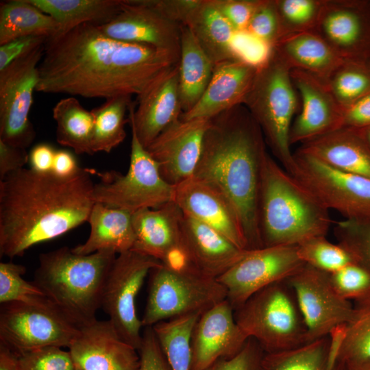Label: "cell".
<instances>
[{"mask_svg": "<svg viewBox=\"0 0 370 370\" xmlns=\"http://www.w3.org/2000/svg\"><path fill=\"white\" fill-rule=\"evenodd\" d=\"M180 55L127 42L82 24L47 39L36 91L88 98L139 95Z\"/></svg>", "mask_w": 370, "mask_h": 370, "instance_id": "obj_1", "label": "cell"}, {"mask_svg": "<svg viewBox=\"0 0 370 370\" xmlns=\"http://www.w3.org/2000/svg\"><path fill=\"white\" fill-rule=\"evenodd\" d=\"M90 169L61 177L22 168L0 180V255L22 256L87 222L95 201Z\"/></svg>", "mask_w": 370, "mask_h": 370, "instance_id": "obj_2", "label": "cell"}, {"mask_svg": "<svg viewBox=\"0 0 370 370\" xmlns=\"http://www.w3.org/2000/svg\"><path fill=\"white\" fill-rule=\"evenodd\" d=\"M262 132L244 105L211 119L193 176L221 192L234 208L247 250L263 247L259 200L267 151Z\"/></svg>", "mask_w": 370, "mask_h": 370, "instance_id": "obj_3", "label": "cell"}, {"mask_svg": "<svg viewBox=\"0 0 370 370\" xmlns=\"http://www.w3.org/2000/svg\"><path fill=\"white\" fill-rule=\"evenodd\" d=\"M259 215L263 247L296 246L326 236L332 223L330 210L268 153L262 169Z\"/></svg>", "mask_w": 370, "mask_h": 370, "instance_id": "obj_4", "label": "cell"}, {"mask_svg": "<svg viewBox=\"0 0 370 370\" xmlns=\"http://www.w3.org/2000/svg\"><path fill=\"white\" fill-rule=\"evenodd\" d=\"M116 255L111 250L78 254L67 247L42 253L33 282L65 319L81 329L97 320L104 284Z\"/></svg>", "mask_w": 370, "mask_h": 370, "instance_id": "obj_5", "label": "cell"}, {"mask_svg": "<svg viewBox=\"0 0 370 370\" xmlns=\"http://www.w3.org/2000/svg\"><path fill=\"white\" fill-rule=\"evenodd\" d=\"M290 69L271 49L257 73L244 106L260 127L266 142L289 173L294 166L290 132L299 97Z\"/></svg>", "mask_w": 370, "mask_h": 370, "instance_id": "obj_6", "label": "cell"}, {"mask_svg": "<svg viewBox=\"0 0 370 370\" xmlns=\"http://www.w3.org/2000/svg\"><path fill=\"white\" fill-rule=\"evenodd\" d=\"M234 318L247 337L256 340L265 353L308 343L304 321L286 280L252 295L234 310Z\"/></svg>", "mask_w": 370, "mask_h": 370, "instance_id": "obj_7", "label": "cell"}, {"mask_svg": "<svg viewBox=\"0 0 370 370\" xmlns=\"http://www.w3.org/2000/svg\"><path fill=\"white\" fill-rule=\"evenodd\" d=\"M143 327L184 315L199 313L224 301L227 293L217 278L195 267H168L162 263L150 272Z\"/></svg>", "mask_w": 370, "mask_h": 370, "instance_id": "obj_8", "label": "cell"}, {"mask_svg": "<svg viewBox=\"0 0 370 370\" xmlns=\"http://www.w3.org/2000/svg\"><path fill=\"white\" fill-rule=\"evenodd\" d=\"M91 170L101 178L94 184L95 203L133 214L173 201L175 186L162 177L158 163L140 143L133 129L130 166L125 174L114 171L100 173Z\"/></svg>", "mask_w": 370, "mask_h": 370, "instance_id": "obj_9", "label": "cell"}, {"mask_svg": "<svg viewBox=\"0 0 370 370\" xmlns=\"http://www.w3.org/2000/svg\"><path fill=\"white\" fill-rule=\"evenodd\" d=\"M290 173L328 210L345 219L370 221V178L334 169L296 150Z\"/></svg>", "mask_w": 370, "mask_h": 370, "instance_id": "obj_10", "label": "cell"}, {"mask_svg": "<svg viewBox=\"0 0 370 370\" xmlns=\"http://www.w3.org/2000/svg\"><path fill=\"white\" fill-rule=\"evenodd\" d=\"M162 262L133 250L118 254L107 276L101 308L120 337L138 351L143 328L136 301L145 279Z\"/></svg>", "mask_w": 370, "mask_h": 370, "instance_id": "obj_11", "label": "cell"}, {"mask_svg": "<svg viewBox=\"0 0 370 370\" xmlns=\"http://www.w3.org/2000/svg\"><path fill=\"white\" fill-rule=\"evenodd\" d=\"M45 48H35L0 71V140L25 149L36 137L29 114Z\"/></svg>", "mask_w": 370, "mask_h": 370, "instance_id": "obj_12", "label": "cell"}, {"mask_svg": "<svg viewBox=\"0 0 370 370\" xmlns=\"http://www.w3.org/2000/svg\"><path fill=\"white\" fill-rule=\"evenodd\" d=\"M79 332L56 309L19 302L1 306L0 344L14 354L47 347L69 348Z\"/></svg>", "mask_w": 370, "mask_h": 370, "instance_id": "obj_13", "label": "cell"}, {"mask_svg": "<svg viewBox=\"0 0 370 370\" xmlns=\"http://www.w3.org/2000/svg\"><path fill=\"white\" fill-rule=\"evenodd\" d=\"M286 281L304 321L308 343L330 336L351 319L354 304L336 291L329 273L305 264Z\"/></svg>", "mask_w": 370, "mask_h": 370, "instance_id": "obj_14", "label": "cell"}, {"mask_svg": "<svg viewBox=\"0 0 370 370\" xmlns=\"http://www.w3.org/2000/svg\"><path fill=\"white\" fill-rule=\"evenodd\" d=\"M306 263L296 246H271L247 250L243 256L217 278L225 288L234 310L258 291L287 280Z\"/></svg>", "mask_w": 370, "mask_h": 370, "instance_id": "obj_15", "label": "cell"}, {"mask_svg": "<svg viewBox=\"0 0 370 370\" xmlns=\"http://www.w3.org/2000/svg\"><path fill=\"white\" fill-rule=\"evenodd\" d=\"M313 31L342 60L370 61V0H323Z\"/></svg>", "mask_w": 370, "mask_h": 370, "instance_id": "obj_16", "label": "cell"}, {"mask_svg": "<svg viewBox=\"0 0 370 370\" xmlns=\"http://www.w3.org/2000/svg\"><path fill=\"white\" fill-rule=\"evenodd\" d=\"M211 119H180L164 130L147 148L162 177L175 186L193 176L201 158Z\"/></svg>", "mask_w": 370, "mask_h": 370, "instance_id": "obj_17", "label": "cell"}, {"mask_svg": "<svg viewBox=\"0 0 370 370\" xmlns=\"http://www.w3.org/2000/svg\"><path fill=\"white\" fill-rule=\"evenodd\" d=\"M290 74L301 101L300 112L291 128V145L303 144L341 128L343 111L327 83L299 69H291Z\"/></svg>", "mask_w": 370, "mask_h": 370, "instance_id": "obj_18", "label": "cell"}, {"mask_svg": "<svg viewBox=\"0 0 370 370\" xmlns=\"http://www.w3.org/2000/svg\"><path fill=\"white\" fill-rule=\"evenodd\" d=\"M135 109L129 108V123L140 143L147 149L182 114L179 91L178 64L166 70L137 96Z\"/></svg>", "mask_w": 370, "mask_h": 370, "instance_id": "obj_19", "label": "cell"}, {"mask_svg": "<svg viewBox=\"0 0 370 370\" xmlns=\"http://www.w3.org/2000/svg\"><path fill=\"white\" fill-rule=\"evenodd\" d=\"M248 338L238 325L227 299L201 314L191 340V370H204L216 361L236 354Z\"/></svg>", "mask_w": 370, "mask_h": 370, "instance_id": "obj_20", "label": "cell"}, {"mask_svg": "<svg viewBox=\"0 0 370 370\" xmlns=\"http://www.w3.org/2000/svg\"><path fill=\"white\" fill-rule=\"evenodd\" d=\"M173 201L183 214L214 229L238 248L247 250L234 208L213 186L192 176L175 186Z\"/></svg>", "mask_w": 370, "mask_h": 370, "instance_id": "obj_21", "label": "cell"}, {"mask_svg": "<svg viewBox=\"0 0 370 370\" xmlns=\"http://www.w3.org/2000/svg\"><path fill=\"white\" fill-rule=\"evenodd\" d=\"M106 36L180 55V25L171 22L138 0H124L121 10L97 25Z\"/></svg>", "mask_w": 370, "mask_h": 370, "instance_id": "obj_22", "label": "cell"}, {"mask_svg": "<svg viewBox=\"0 0 370 370\" xmlns=\"http://www.w3.org/2000/svg\"><path fill=\"white\" fill-rule=\"evenodd\" d=\"M69 351L82 370H140L138 351L120 337L109 320L81 328Z\"/></svg>", "mask_w": 370, "mask_h": 370, "instance_id": "obj_23", "label": "cell"}, {"mask_svg": "<svg viewBox=\"0 0 370 370\" xmlns=\"http://www.w3.org/2000/svg\"><path fill=\"white\" fill-rule=\"evenodd\" d=\"M257 67L239 60L214 65L210 81L197 104L180 119H211L243 105L254 83Z\"/></svg>", "mask_w": 370, "mask_h": 370, "instance_id": "obj_24", "label": "cell"}, {"mask_svg": "<svg viewBox=\"0 0 370 370\" xmlns=\"http://www.w3.org/2000/svg\"><path fill=\"white\" fill-rule=\"evenodd\" d=\"M182 243L193 266L201 273L217 278L238 262L241 249L214 229L182 213Z\"/></svg>", "mask_w": 370, "mask_h": 370, "instance_id": "obj_25", "label": "cell"}, {"mask_svg": "<svg viewBox=\"0 0 370 370\" xmlns=\"http://www.w3.org/2000/svg\"><path fill=\"white\" fill-rule=\"evenodd\" d=\"M182 212L174 201L157 208L132 214L134 243L131 250L162 262L181 245L180 223Z\"/></svg>", "mask_w": 370, "mask_h": 370, "instance_id": "obj_26", "label": "cell"}, {"mask_svg": "<svg viewBox=\"0 0 370 370\" xmlns=\"http://www.w3.org/2000/svg\"><path fill=\"white\" fill-rule=\"evenodd\" d=\"M341 171L370 178V148L356 130L340 128L297 149Z\"/></svg>", "mask_w": 370, "mask_h": 370, "instance_id": "obj_27", "label": "cell"}, {"mask_svg": "<svg viewBox=\"0 0 370 370\" xmlns=\"http://www.w3.org/2000/svg\"><path fill=\"white\" fill-rule=\"evenodd\" d=\"M271 49L290 70L304 71L325 82L343 62L314 31L286 35Z\"/></svg>", "mask_w": 370, "mask_h": 370, "instance_id": "obj_28", "label": "cell"}, {"mask_svg": "<svg viewBox=\"0 0 370 370\" xmlns=\"http://www.w3.org/2000/svg\"><path fill=\"white\" fill-rule=\"evenodd\" d=\"M87 222L90 228L88 238L84 243L72 248L75 253L87 255L111 250L119 254L132 249V213L95 203Z\"/></svg>", "mask_w": 370, "mask_h": 370, "instance_id": "obj_29", "label": "cell"}, {"mask_svg": "<svg viewBox=\"0 0 370 370\" xmlns=\"http://www.w3.org/2000/svg\"><path fill=\"white\" fill-rule=\"evenodd\" d=\"M184 25L190 29L214 65L237 60L232 49L237 32L219 12L212 0H201Z\"/></svg>", "mask_w": 370, "mask_h": 370, "instance_id": "obj_30", "label": "cell"}, {"mask_svg": "<svg viewBox=\"0 0 370 370\" xmlns=\"http://www.w3.org/2000/svg\"><path fill=\"white\" fill-rule=\"evenodd\" d=\"M354 304L351 319L330 335L342 370L370 368V299Z\"/></svg>", "mask_w": 370, "mask_h": 370, "instance_id": "obj_31", "label": "cell"}, {"mask_svg": "<svg viewBox=\"0 0 370 370\" xmlns=\"http://www.w3.org/2000/svg\"><path fill=\"white\" fill-rule=\"evenodd\" d=\"M214 66L190 29L180 25L178 71L182 113L190 110L199 101L210 81Z\"/></svg>", "mask_w": 370, "mask_h": 370, "instance_id": "obj_32", "label": "cell"}, {"mask_svg": "<svg viewBox=\"0 0 370 370\" xmlns=\"http://www.w3.org/2000/svg\"><path fill=\"white\" fill-rule=\"evenodd\" d=\"M51 16L58 26L55 36L82 24L106 23L122 9L124 0H29Z\"/></svg>", "mask_w": 370, "mask_h": 370, "instance_id": "obj_33", "label": "cell"}, {"mask_svg": "<svg viewBox=\"0 0 370 370\" xmlns=\"http://www.w3.org/2000/svg\"><path fill=\"white\" fill-rule=\"evenodd\" d=\"M58 31L55 20L29 0H10L0 4V45L25 36L51 38Z\"/></svg>", "mask_w": 370, "mask_h": 370, "instance_id": "obj_34", "label": "cell"}, {"mask_svg": "<svg viewBox=\"0 0 370 370\" xmlns=\"http://www.w3.org/2000/svg\"><path fill=\"white\" fill-rule=\"evenodd\" d=\"M56 123V140L71 148L77 154L92 155L94 116L75 97L60 99L53 107Z\"/></svg>", "mask_w": 370, "mask_h": 370, "instance_id": "obj_35", "label": "cell"}, {"mask_svg": "<svg viewBox=\"0 0 370 370\" xmlns=\"http://www.w3.org/2000/svg\"><path fill=\"white\" fill-rule=\"evenodd\" d=\"M260 370H341L331 352V338L325 336L300 347L265 353Z\"/></svg>", "mask_w": 370, "mask_h": 370, "instance_id": "obj_36", "label": "cell"}, {"mask_svg": "<svg viewBox=\"0 0 370 370\" xmlns=\"http://www.w3.org/2000/svg\"><path fill=\"white\" fill-rule=\"evenodd\" d=\"M132 96H118L106 99L101 106L93 108L94 129L92 151L110 152L120 145L126 136L125 113L132 103Z\"/></svg>", "mask_w": 370, "mask_h": 370, "instance_id": "obj_37", "label": "cell"}, {"mask_svg": "<svg viewBox=\"0 0 370 370\" xmlns=\"http://www.w3.org/2000/svg\"><path fill=\"white\" fill-rule=\"evenodd\" d=\"M200 315H184L152 326L171 370H191V335Z\"/></svg>", "mask_w": 370, "mask_h": 370, "instance_id": "obj_38", "label": "cell"}, {"mask_svg": "<svg viewBox=\"0 0 370 370\" xmlns=\"http://www.w3.org/2000/svg\"><path fill=\"white\" fill-rule=\"evenodd\" d=\"M343 111L370 94V61L343 62L326 82Z\"/></svg>", "mask_w": 370, "mask_h": 370, "instance_id": "obj_39", "label": "cell"}, {"mask_svg": "<svg viewBox=\"0 0 370 370\" xmlns=\"http://www.w3.org/2000/svg\"><path fill=\"white\" fill-rule=\"evenodd\" d=\"M25 271V267L21 264L11 262L0 263L1 304L19 302L57 310L41 288L23 278Z\"/></svg>", "mask_w": 370, "mask_h": 370, "instance_id": "obj_40", "label": "cell"}, {"mask_svg": "<svg viewBox=\"0 0 370 370\" xmlns=\"http://www.w3.org/2000/svg\"><path fill=\"white\" fill-rule=\"evenodd\" d=\"M297 247L298 256L304 263L329 273L356 262L345 247L331 243L325 236L312 238Z\"/></svg>", "mask_w": 370, "mask_h": 370, "instance_id": "obj_41", "label": "cell"}, {"mask_svg": "<svg viewBox=\"0 0 370 370\" xmlns=\"http://www.w3.org/2000/svg\"><path fill=\"white\" fill-rule=\"evenodd\" d=\"M323 1L275 0L282 37L313 31L321 12Z\"/></svg>", "mask_w": 370, "mask_h": 370, "instance_id": "obj_42", "label": "cell"}, {"mask_svg": "<svg viewBox=\"0 0 370 370\" xmlns=\"http://www.w3.org/2000/svg\"><path fill=\"white\" fill-rule=\"evenodd\" d=\"M338 243L345 247L355 262L370 270V221L343 219L334 223Z\"/></svg>", "mask_w": 370, "mask_h": 370, "instance_id": "obj_43", "label": "cell"}, {"mask_svg": "<svg viewBox=\"0 0 370 370\" xmlns=\"http://www.w3.org/2000/svg\"><path fill=\"white\" fill-rule=\"evenodd\" d=\"M336 291L353 303L370 299V270L358 262L330 273Z\"/></svg>", "mask_w": 370, "mask_h": 370, "instance_id": "obj_44", "label": "cell"}, {"mask_svg": "<svg viewBox=\"0 0 370 370\" xmlns=\"http://www.w3.org/2000/svg\"><path fill=\"white\" fill-rule=\"evenodd\" d=\"M245 32L271 48L282 38L275 0H259Z\"/></svg>", "mask_w": 370, "mask_h": 370, "instance_id": "obj_45", "label": "cell"}, {"mask_svg": "<svg viewBox=\"0 0 370 370\" xmlns=\"http://www.w3.org/2000/svg\"><path fill=\"white\" fill-rule=\"evenodd\" d=\"M14 354L18 370L75 369L70 352L58 347H47Z\"/></svg>", "mask_w": 370, "mask_h": 370, "instance_id": "obj_46", "label": "cell"}, {"mask_svg": "<svg viewBox=\"0 0 370 370\" xmlns=\"http://www.w3.org/2000/svg\"><path fill=\"white\" fill-rule=\"evenodd\" d=\"M264 354L259 343L249 338L236 354L220 359L204 370H260Z\"/></svg>", "mask_w": 370, "mask_h": 370, "instance_id": "obj_47", "label": "cell"}, {"mask_svg": "<svg viewBox=\"0 0 370 370\" xmlns=\"http://www.w3.org/2000/svg\"><path fill=\"white\" fill-rule=\"evenodd\" d=\"M237 32H245L259 0H212Z\"/></svg>", "mask_w": 370, "mask_h": 370, "instance_id": "obj_48", "label": "cell"}, {"mask_svg": "<svg viewBox=\"0 0 370 370\" xmlns=\"http://www.w3.org/2000/svg\"><path fill=\"white\" fill-rule=\"evenodd\" d=\"M138 353L140 370H171L152 327H147Z\"/></svg>", "mask_w": 370, "mask_h": 370, "instance_id": "obj_49", "label": "cell"}, {"mask_svg": "<svg viewBox=\"0 0 370 370\" xmlns=\"http://www.w3.org/2000/svg\"><path fill=\"white\" fill-rule=\"evenodd\" d=\"M166 20L184 25L191 12L201 0H138Z\"/></svg>", "mask_w": 370, "mask_h": 370, "instance_id": "obj_50", "label": "cell"}, {"mask_svg": "<svg viewBox=\"0 0 370 370\" xmlns=\"http://www.w3.org/2000/svg\"><path fill=\"white\" fill-rule=\"evenodd\" d=\"M47 38V37L39 36H25L0 45V71L15 60L45 44Z\"/></svg>", "mask_w": 370, "mask_h": 370, "instance_id": "obj_51", "label": "cell"}, {"mask_svg": "<svg viewBox=\"0 0 370 370\" xmlns=\"http://www.w3.org/2000/svg\"><path fill=\"white\" fill-rule=\"evenodd\" d=\"M28 162L26 149L0 140V180L9 173L24 168Z\"/></svg>", "mask_w": 370, "mask_h": 370, "instance_id": "obj_52", "label": "cell"}, {"mask_svg": "<svg viewBox=\"0 0 370 370\" xmlns=\"http://www.w3.org/2000/svg\"><path fill=\"white\" fill-rule=\"evenodd\" d=\"M370 125V94L343 111L341 128L362 129Z\"/></svg>", "mask_w": 370, "mask_h": 370, "instance_id": "obj_53", "label": "cell"}, {"mask_svg": "<svg viewBox=\"0 0 370 370\" xmlns=\"http://www.w3.org/2000/svg\"><path fill=\"white\" fill-rule=\"evenodd\" d=\"M56 150L46 143L34 146L29 153V162L32 169L39 172H51Z\"/></svg>", "mask_w": 370, "mask_h": 370, "instance_id": "obj_54", "label": "cell"}, {"mask_svg": "<svg viewBox=\"0 0 370 370\" xmlns=\"http://www.w3.org/2000/svg\"><path fill=\"white\" fill-rule=\"evenodd\" d=\"M81 169L70 151H56L51 172L61 177H69L76 174Z\"/></svg>", "mask_w": 370, "mask_h": 370, "instance_id": "obj_55", "label": "cell"}, {"mask_svg": "<svg viewBox=\"0 0 370 370\" xmlns=\"http://www.w3.org/2000/svg\"><path fill=\"white\" fill-rule=\"evenodd\" d=\"M0 370H18L15 354L0 344Z\"/></svg>", "mask_w": 370, "mask_h": 370, "instance_id": "obj_56", "label": "cell"}, {"mask_svg": "<svg viewBox=\"0 0 370 370\" xmlns=\"http://www.w3.org/2000/svg\"><path fill=\"white\" fill-rule=\"evenodd\" d=\"M355 130V129H354ZM370 148V125L362 129L355 130Z\"/></svg>", "mask_w": 370, "mask_h": 370, "instance_id": "obj_57", "label": "cell"}, {"mask_svg": "<svg viewBox=\"0 0 370 370\" xmlns=\"http://www.w3.org/2000/svg\"><path fill=\"white\" fill-rule=\"evenodd\" d=\"M75 370H82V369H79V367H77V366H75Z\"/></svg>", "mask_w": 370, "mask_h": 370, "instance_id": "obj_58", "label": "cell"}, {"mask_svg": "<svg viewBox=\"0 0 370 370\" xmlns=\"http://www.w3.org/2000/svg\"><path fill=\"white\" fill-rule=\"evenodd\" d=\"M364 370H370V368H369V369H364Z\"/></svg>", "mask_w": 370, "mask_h": 370, "instance_id": "obj_59", "label": "cell"}]
</instances>
